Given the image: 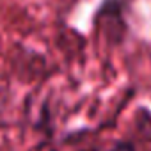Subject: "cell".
Wrapping results in <instances>:
<instances>
[{"mask_svg":"<svg viewBox=\"0 0 151 151\" xmlns=\"http://www.w3.org/2000/svg\"><path fill=\"white\" fill-rule=\"evenodd\" d=\"M124 2L123 0H105L98 9V18H101V30L112 45H119L124 41L128 32V25L123 16Z\"/></svg>","mask_w":151,"mask_h":151,"instance_id":"obj_1","label":"cell"},{"mask_svg":"<svg viewBox=\"0 0 151 151\" xmlns=\"http://www.w3.org/2000/svg\"><path fill=\"white\" fill-rule=\"evenodd\" d=\"M135 126L139 137L144 140H151V110L146 107H139L135 112Z\"/></svg>","mask_w":151,"mask_h":151,"instance_id":"obj_2","label":"cell"},{"mask_svg":"<svg viewBox=\"0 0 151 151\" xmlns=\"http://www.w3.org/2000/svg\"><path fill=\"white\" fill-rule=\"evenodd\" d=\"M107 151H137V144H135L132 139L124 137V139H117V140H114L112 146H110Z\"/></svg>","mask_w":151,"mask_h":151,"instance_id":"obj_3","label":"cell"}]
</instances>
